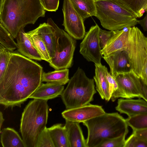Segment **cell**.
<instances>
[{
    "label": "cell",
    "instance_id": "d4e9b609",
    "mask_svg": "<svg viewBox=\"0 0 147 147\" xmlns=\"http://www.w3.org/2000/svg\"><path fill=\"white\" fill-rule=\"evenodd\" d=\"M69 70L68 68L59 70L47 73L43 72L42 82L53 83L63 85L69 82Z\"/></svg>",
    "mask_w": 147,
    "mask_h": 147
},
{
    "label": "cell",
    "instance_id": "4316f807",
    "mask_svg": "<svg viewBox=\"0 0 147 147\" xmlns=\"http://www.w3.org/2000/svg\"><path fill=\"white\" fill-rule=\"evenodd\" d=\"M126 120L133 131L147 129V113L128 117Z\"/></svg>",
    "mask_w": 147,
    "mask_h": 147
},
{
    "label": "cell",
    "instance_id": "277c9868",
    "mask_svg": "<svg viewBox=\"0 0 147 147\" xmlns=\"http://www.w3.org/2000/svg\"><path fill=\"white\" fill-rule=\"evenodd\" d=\"M47 101L33 99L24 110L20 131L26 147H36L40 135L46 127L49 114Z\"/></svg>",
    "mask_w": 147,
    "mask_h": 147
},
{
    "label": "cell",
    "instance_id": "2e32d148",
    "mask_svg": "<svg viewBox=\"0 0 147 147\" xmlns=\"http://www.w3.org/2000/svg\"><path fill=\"white\" fill-rule=\"evenodd\" d=\"M129 33L128 28L117 30L105 47L101 50L103 57L109 55L119 51L124 50Z\"/></svg>",
    "mask_w": 147,
    "mask_h": 147
},
{
    "label": "cell",
    "instance_id": "ffe728a7",
    "mask_svg": "<svg viewBox=\"0 0 147 147\" xmlns=\"http://www.w3.org/2000/svg\"><path fill=\"white\" fill-rule=\"evenodd\" d=\"M40 36L45 44L51 59L55 54V41L52 26L48 23L41 24L33 30Z\"/></svg>",
    "mask_w": 147,
    "mask_h": 147
},
{
    "label": "cell",
    "instance_id": "74e56055",
    "mask_svg": "<svg viewBox=\"0 0 147 147\" xmlns=\"http://www.w3.org/2000/svg\"><path fill=\"white\" fill-rule=\"evenodd\" d=\"M144 83L147 86V57L146 59L141 78Z\"/></svg>",
    "mask_w": 147,
    "mask_h": 147
},
{
    "label": "cell",
    "instance_id": "60d3db41",
    "mask_svg": "<svg viewBox=\"0 0 147 147\" xmlns=\"http://www.w3.org/2000/svg\"><path fill=\"white\" fill-rule=\"evenodd\" d=\"M3 1V0H0V5L2 3Z\"/></svg>",
    "mask_w": 147,
    "mask_h": 147
},
{
    "label": "cell",
    "instance_id": "ac0fdd59",
    "mask_svg": "<svg viewBox=\"0 0 147 147\" xmlns=\"http://www.w3.org/2000/svg\"><path fill=\"white\" fill-rule=\"evenodd\" d=\"M65 120L64 125L67 132L70 147H87L80 123Z\"/></svg>",
    "mask_w": 147,
    "mask_h": 147
},
{
    "label": "cell",
    "instance_id": "ba28073f",
    "mask_svg": "<svg viewBox=\"0 0 147 147\" xmlns=\"http://www.w3.org/2000/svg\"><path fill=\"white\" fill-rule=\"evenodd\" d=\"M128 29V35L124 50L127 53L132 71L141 78L147 57V38L137 27L134 26Z\"/></svg>",
    "mask_w": 147,
    "mask_h": 147
},
{
    "label": "cell",
    "instance_id": "484cf974",
    "mask_svg": "<svg viewBox=\"0 0 147 147\" xmlns=\"http://www.w3.org/2000/svg\"><path fill=\"white\" fill-rule=\"evenodd\" d=\"M26 34L40 55L42 60L50 63L51 57L46 45L40 35L33 30L26 32Z\"/></svg>",
    "mask_w": 147,
    "mask_h": 147
},
{
    "label": "cell",
    "instance_id": "52a82bcc",
    "mask_svg": "<svg viewBox=\"0 0 147 147\" xmlns=\"http://www.w3.org/2000/svg\"><path fill=\"white\" fill-rule=\"evenodd\" d=\"M47 22L52 26L55 45V56L49 65L55 70L68 69L72 65L76 41L59 28L51 18L48 19Z\"/></svg>",
    "mask_w": 147,
    "mask_h": 147
},
{
    "label": "cell",
    "instance_id": "e0dca14e",
    "mask_svg": "<svg viewBox=\"0 0 147 147\" xmlns=\"http://www.w3.org/2000/svg\"><path fill=\"white\" fill-rule=\"evenodd\" d=\"M63 85L53 83H41L29 98L48 100L61 95Z\"/></svg>",
    "mask_w": 147,
    "mask_h": 147
},
{
    "label": "cell",
    "instance_id": "4dcf8cb0",
    "mask_svg": "<svg viewBox=\"0 0 147 147\" xmlns=\"http://www.w3.org/2000/svg\"><path fill=\"white\" fill-rule=\"evenodd\" d=\"M36 147H55L47 127L40 135Z\"/></svg>",
    "mask_w": 147,
    "mask_h": 147
},
{
    "label": "cell",
    "instance_id": "5bb4252c",
    "mask_svg": "<svg viewBox=\"0 0 147 147\" xmlns=\"http://www.w3.org/2000/svg\"><path fill=\"white\" fill-rule=\"evenodd\" d=\"M115 109L121 113L131 117L147 113V102L141 98H120L118 100Z\"/></svg>",
    "mask_w": 147,
    "mask_h": 147
},
{
    "label": "cell",
    "instance_id": "3957f363",
    "mask_svg": "<svg viewBox=\"0 0 147 147\" xmlns=\"http://www.w3.org/2000/svg\"><path fill=\"white\" fill-rule=\"evenodd\" d=\"M87 128V147H97L104 139L127 134L126 119L117 113H107L83 123Z\"/></svg>",
    "mask_w": 147,
    "mask_h": 147
},
{
    "label": "cell",
    "instance_id": "836d02e7",
    "mask_svg": "<svg viewBox=\"0 0 147 147\" xmlns=\"http://www.w3.org/2000/svg\"><path fill=\"white\" fill-rule=\"evenodd\" d=\"M116 31H107L100 28L99 37L100 46L101 49L105 47Z\"/></svg>",
    "mask_w": 147,
    "mask_h": 147
},
{
    "label": "cell",
    "instance_id": "4fadbf2b",
    "mask_svg": "<svg viewBox=\"0 0 147 147\" xmlns=\"http://www.w3.org/2000/svg\"><path fill=\"white\" fill-rule=\"evenodd\" d=\"M102 58L109 65L110 73L114 77L117 74L132 71L127 53L124 50L116 51Z\"/></svg>",
    "mask_w": 147,
    "mask_h": 147
},
{
    "label": "cell",
    "instance_id": "6da1fadb",
    "mask_svg": "<svg viewBox=\"0 0 147 147\" xmlns=\"http://www.w3.org/2000/svg\"><path fill=\"white\" fill-rule=\"evenodd\" d=\"M42 67L18 53L12 52L0 79V104L5 108L21 105L42 83Z\"/></svg>",
    "mask_w": 147,
    "mask_h": 147
},
{
    "label": "cell",
    "instance_id": "1f68e13d",
    "mask_svg": "<svg viewBox=\"0 0 147 147\" xmlns=\"http://www.w3.org/2000/svg\"><path fill=\"white\" fill-rule=\"evenodd\" d=\"M105 74L109 84L111 99L114 102L116 100L115 97L118 88L117 84L115 78L109 72L107 68L105 70Z\"/></svg>",
    "mask_w": 147,
    "mask_h": 147
},
{
    "label": "cell",
    "instance_id": "f35d334b",
    "mask_svg": "<svg viewBox=\"0 0 147 147\" xmlns=\"http://www.w3.org/2000/svg\"><path fill=\"white\" fill-rule=\"evenodd\" d=\"M138 24L141 26L144 31H147V14L142 19L138 20Z\"/></svg>",
    "mask_w": 147,
    "mask_h": 147
},
{
    "label": "cell",
    "instance_id": "cb8c5ba5",
    "mask_svg": "<svg viewBox=\"0 0 147 147\" xmlns=\"http://www.w3.org/2000/svg\"><path fill=\"white\" fill-rule=\"evenodd\" d=\"M123 7L129 10L137 18L147 13V0H114Z\"/></svg>",
    "mask_w": 147,
    "mask_h": 147
},
{
    "label": "cell",
    "instance_id": "7c38bea8",
    "mask_svg": "<svg viewBox=\"0 0 147 147\" xmlns=\"http://www.w3.org/2000/svg\"><path fill=\"white\" fill-rule=\"evenodd\" d=\"M135 76L131 71L117 74L114 77L118 87L115 97L116 99L119 98H141L135 83Z\"/></svg>",
    "mask_w": 147,
    "mask_h": 147
},
{
    "label": "cell",
    "instance_id": "8fae6325",
    "mask_svg": "<svg viewBox=\"0 0 147 147\" xmlns=\"http://www.w3.org/2000/svg\"><path fill=\"white\" fill-rule=\"evenodd\" d=\"M105 113L102 106L89 104L80 107L67 109L62 113L61 115L65 120L83 123Z\"/></svg>",
    "mask_w": 147,
    "mask_h": 147
},
{
    "label": "cell",
    "instance_id": "d590c367",
    "mask_svg": "<svg viewBox=\"0 0 147 147\" xmlns=\"http://www.w3.org/2000/svg\"><path fill=\"white\" fill-rule=\"evenodd\" d=\"M45 10L55 11L58 9L59 0H40Z\"/></svg>",
    "mask_w": 147,
    "mask_h": 147
},
{
    "label": "cell",
    "instance_id": "9c48e42d",
    "mask_svg": "<svg viewBox=\"0 0 147 147\" xmlns=\"http://www.w3.org/2000/svg\"><path fill=\"white\" fill-rule=\"evenodd\" d=\"M100 28L96 24L92 26L85 34L80 45V53L87 61L96 65L101 64L103 57L99 40Z\"/></svg>",
    "mask_w": 147,
    "mask_h": 147
},
{
    "label": "cell",
    "instance_id": "f546056e",
    "mask_svg": "<svg viewBox=\"0 0 147 147\" xmlns=\"http://www.w3.org/2000/svg\"><path fill=\"white\" fill-rule=\"evenodd\" d=\"M126 135L119 137L104 139L97 147H124Z\"/></svg>",
    "mask_w": 147,
    "mask_h": 147
},
{
    "label": "cell",
    "instance_id": "83f0119b",
    "mask_svg": "<svg viewBox=\"0 0 147 147\" xmlns=\"http://www.w3.org/2000/svg\"><path fill=\"white\" fill-rule=\"evenodd\" d=\"M10 33L0 24V43L6 49L12 52L18 48L17 43Z\"/></svg>",
    "mask_w": 147,
    "mask_h": 147
},
{
    "label": "cell",
    "instance_id": "ab89813d",
    "mask_svg": "<svg viewBox=\"0 0 147 147\" xmlns=\"http://www.w3.org/2000/svg\"><path fill=\"white\" fill-rule=\"evenodd\" d=\"M4 121V119L3 118L2 113L1 111L0 113V132L1 131L2 126L3 122Z\"/></svg>",
    "mask_w": 147,
    "mask_h": 147
},
{
    "label": "cell",
    "instance_id": "8d00e7d4",
    "mask_svg": "<svg viewBox=\"0 0 147 147\" xmlns=\"http://www.w3.org/2000/svg\"><path fill=\"white\" fill-rule=\"evenodd\" d=\"M132 133L140 139L147 142V129L139 130L133 131Z\"/></svg>",
    "mask_w": 147,
    "mask_h": 147
},
{
    "label": "cell",
    "instance_id": "f1b7e54d",
    "mask_svg": "<svg viewBox=\"0 0 147 147\" xmlns=\"http://www.w3.org/2000/svg\"><path fill=\"white\" fill-rule=\"evenodd\" d=\"M11 53L0 44V79L4 75L9 62Z\"/></svg>",
    "mask_w": 147,
    "mask_h": 147
},
{
    "label": "cell",
    "instance_id": "d6a6232c",
    "mask_svg": "<svg viewBox=\"0 0 147 147\" xmlns=\"http://www.w3.org/2000/svg\"><path fill=\"white\" fill-rule=\"evenodd\" d=\"M124 147H147V142L132 133L125 140Z\"/></svg>",
    "mask_w": 147,
    "mask_h": 147
},
{
    "label": "cell",
    "instance_id": "603a6c76",
    "mask_svg": "<svg viewBox=\"0 0 147 147\" xmlns=\"http://www.w3.org/2000/svg\"><path fill=\"white\" fill-rule=\"evenodd\" d=\"M74 8L83 19L95 16L96 9L94 0H69Z\"/></svg>",
    "mask_w": 147,
    "mask_h": 147
},
{
    "label": "cell",
    "instance_id": "5b68a950",
    "mask_svg": "<svg viewBox=\"0 0 147 147\" xmlns=\"http://www.w3.org/2000/svg\"><path fill=\"white\" fill-rule=\"evenodd\" d=\"M94 82V79L88 78L84 71L78 67L61 95L66 109L90 104L96 93Z\"/></svg>",
    "mask_w": 147,
    "mask_h": 147
},
{
    "label": "cell",
    "instance_id": "8992f818",
    "mask_svg": "<svg viewBox=\"0 0 147 147\" xmlns=\"http://www.w3.org/2000/svg\"><path fill=\"white\" fill-rule=\"evenodd\" d=\"M95 16L103 28L116 31L135 26L138 24L136 16L114 0H94Z\"/></svg>",
    "mask_w": 147,
    "mask_h": 147
},
{
    "label": "cell",
    "instance_id": "7a4b0ae2",
    "mask_svg": "<svg viewBox=\"0 0 147 147\" xmlns=\"http://www.w3.org/2000/svg\"><path fill=\"white\" fill-rule=\"evenodd\" d=\"M45 13L40 0H3L0 5V24L16 38L21 28L34 24Z\"/></svg>",
    "mask_w": 147,
    "mask_h": 147
},
{
    "label": "cell",
    "instance_id": "b9f144b4",
    "mask_svg": "<svg viewBox=\"0 0 147 147\" xmlns=\"http://www.w3.org/2000/svg\"></svg>",
    "mask_w": 147,
    "mask_h": 147
},
{
    "label": "cell",
    "instance_id": "d6986e66",
    "mask_svg": "<svg viewBox=\"0 0 147 147\" xmlns=\"http://www.w3.org/2000/svg\"><path fill=\"white\" fill-rule=\"evenodd\" d=\"M95 75L94 79L96 83V88L102 99L109 101L111 99L109 86L106 77L105 66L100 64H95Z\"/></svg>",
    "mask_w": 147,
    "mask_h": 147
},
{
    "label": "cell",
    "instance_id": "30bf717a",
    "mask_svg": "<svg viewBox=\"0 0 147 147\" xmlns=\"http://www.w3.org/2000/svg\"><path fill=\"white\" fill-rule=\"evenodd\" d=\"M62 10L65 30L75 39H83L86 34L84 20L74 8L69 0H63Z\"/></svg>",
    "mask_w": 147,
    "mask_h": 147
},
{
    "label": "cell",
    "instance_id": "44dd1931",
    "mask_svg": "<svg viewBox=\"0 0 147 147\" xmlns=\"http://www.w3.org/2000/svg\"><path fill=\"white\" fill-rule=\"evenodd\" d=\"M3 147H26L22 138L13 128H4L0 132Z\"/></svg>",
    "mask_w": 147,
    "mask_h": 147
},
{
    "label": "cell",
    "instance_id": "7402d4cb",
    "mask_svg": "<svg viewBox=\"0 0 147 147\" xmlns=\"http://www.w3.org/2000/svg\"><path fill=\"white\" fill-rule=\"evenodd\" d=\"M47 129L55 147H70L65 126L58 123Z\"/></svg>",
    "mask_w": 147,
    "mask_h": 147
},
{
    "label": "cell",
    "instance_id": "e575fe53",
    "mask_svg": "<svg viewBox=\"0 0 147 147\" xmlns=\"http://www.w3.org/2000/svg\"><path fill=\"white\" fill-rule=\"evenodd\" d=\"M135 82L141 98L147 102V86L142 81L141 79L136 75Z\"/></svg>",
    "mask_w": 147,
    "mask_h": 147
},
{
    "label": "cell",
    "instance_id": "9a60e30c",
    "mask_svg": "<svg viewBox=\"0 0 147 147\" xmlns=\"http://www.w3.org/2000/svg\"><path fill=\"white\" fill-rule=\"evenodd\" d=\"M18 50L20 54L30 59L39 61L42 58L34 47L22 27L19 31L16 38Z\"/></svg>",
    "mask_w": 147,
    "mask_h": 147
}]
</instances>
